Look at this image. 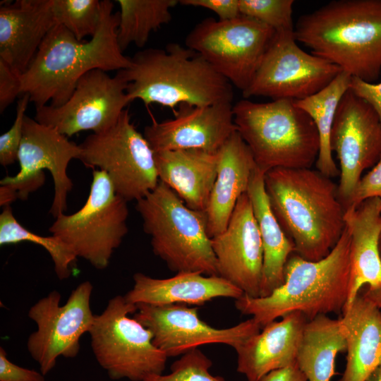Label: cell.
Returning <instances> with one entry per match:
<instances>
[{
  "label": "cell",
  "mask_w": 381,
  "mask_h": 381,
  "mask_svg": "<svg viewBox=\"0 0 381 381\" xmlns=\"http://www.w3.org/2000/svg\"><path fill=\"white\" fill-rule=\"evenodd\" d=\"M114 3L101 1L99 26L88 41H79L56 24L47 35L27 71L20 75L22 95L28 93L36 107H60L71 96L85 73L126 69L131 59L123 54L117 40L119 12Z\"/></svg>",
  "instance_id": "1"
},
{
  "label": "cell",
  "mask_w": 381,
  "mask_h": 381,
  "mask_svg": "<svg viewBox=\"0 0 381 381\" xmlns=\"http://www.w3.org/2000/svg\"><path fill=\"white\" fill-rule=\"evenodd\" d=\"M264 181L271 209L295 253L310 261L325 258L345 228L338 185L311 168H274Z\"/></svg>",
  "instance_id": "2"
},
{
  "label": "cell",
  "mask_w": 381,
  "mask_h": 381,
  "mask_svg": "<svg viewBox=\"0 0 381 381\" xmlns=\"http://www.w3.org/2000/svg\"><path fill=\"white\" fill-rule=\"evenodd\" d=\"M297 42L351 77L373 83L381 73V0H334L301 16Z\"/></svg>",
  "instance_id": "3"
},
{
  "label": "cell",
  "mask_w": 381,
  "mask_h": 381,
  "mask_svg": "<svg viewBox=\"0 0 381 381\" xmlns=\"http://www.w3.org/2000/svg\"><path fill=\"white\" fill-rule=\"evenodd\" d=\"M350 274V236L345 226L325 258L310 261L293 253L286 262L282 285L265 297L243 294L236 300L235 306L242 314L252 315L261 328L294 311L308 320L340 313L346 305Z\"/></svg>",
  "instance_id": "4"
},
{
  "label": "cell",
  "mask_w": 381,
  "mask_h": 381,
  "mask_svg": "<svg viewBox=\"0 0 381 381\" xmlns=\"http://www.w3.org/2000/svg\"><path fill=\"white\" fill-rule=\"evenodd\" d=\"M131 59L129 68L117 71L128 83L131 102L138 99L146 106L156 103L174 111L181 104L231 103L233 85L187 47L171 42L164 49H146Z\"/></svg>",
  "instance_id": "5"
},
{
  "label": "cell",
  "mask_w": 381,
  "mask_h": 381,
  "mask_svg": "<svg viewBox=\"0 0 381 381\" xmlns=\"http://www.w3.org/2000/svg\"><path fill=\"white\" fill-rule=\"evenodd\" d=\"M233 112L236 131L260 170L311 168L316 163L317 128L294 100L258 103L243 99L233 106Z\"/></svg>",
  "instance_id": "6"
},
{
  "label": "cell",
  "mask_w": 381,
  "mask_h": 381,
  "mask_svg": "<svg viewBox=\"0 0 381 381\" xmlns=\"http://www.w3.org/2000/svg\"><path fill=\"white\" fill-rule=\"evenodd\" d=\"M143 231L155 255L173 272L218 276L217 260L207 231L205 212L192 210L167 185L136 201Z\"/></svg>",
  "instance_id": "7"
},
{
  "label": "cell",
  "mask_w": 381,
  "mask_h": 381,
  "mask_svg": "<svg viewBox=\"0 0 381 381\" xmlns=\"http://www.w3.org/2000/svg\"><path fill=\"white\" fill-rule=\"evenodd\" d=\"M136 311L135 304L118 295L95 315L89 332L92 350L112 380L143 381L165 368L168 357L154 344L151 331L129 316Z\"/></svg>",
  "instance_id": "8"
},
{
  "label": "cell",
  "mask_w": 381,
  "mask_h": 381,
  "mask_svg": "<svg viewBox=\"0 0 381 381\" xmlns=\"http://www.w3.org/2000/svg\"><path fill=\"white\" fill-rule=\"evenodd\" d=\"M105 171L95 169L88 198L71 214H59L49 231L97 270L109 265L128 233V208Z\"/></svg>",
  "instance_id": "9"
},
{
  "label": "cell",
  "mask_w": 381,
  "mask_h": 381,
  "mask_svg": "<svg viewBox=\"0 0 381 381\" xmlns=\"http://www.w3.org/2000/svg\"><path fill=\"white\" fill-rule=\"evenodd\" d=\"M79 146L80 160L105 171L116 192L128 202L143 198L159 181L155 152L131 123L128 109L116 124L89 135Z\"/></svg>",
  "instance_id": "10"
},
{
  "label": "cell",
  "mask_w": 381,
  "mask_h": 381,
  "mask_svg": "<svg viewBox=\"0 0 381 381\" xmlns=\"http://www.w3.org/2000/svg\"><path fill=\"white\" fill-rule=\"evenodd\" d=\"M274 33L270 27L243 15L230 20L207 18L189 32L185 44L243 92Z\"/></svg>",
  "instance_id": "11"
},
{
  "label": "cell",
  "mask_w": 381,
  "mask_h": 381,
  "mask_svg": "<svg viewBox=\"0 0 381 381\" xmlns=\"http://www.w3.org/2000/svg\"><path fill=\"white\" fill-rule=\"evenodd\" d=\"M341 69L298 44L294 31L276 32L254 78L242 92L244 99L263 96L272 100H301L325 88Z\"/></svg>",
  "instance_id": "12"
},
{
  "label": "cell",
  "mask_w": 381,
  "mask_h": 381,
  "mask_svg": "<svg viewBox=\"0 0 381 381\" xmlns=\"http://www.w3.org/2000/svg\"><path fill=\"white\" fill-rule=\"evenodd\" d=\"M93 286L89 281L78 284L67 301L61 304V294L54 290L39 299L28 311L37 329L29 336L27 349L46 375L59 357L74 358L80 351V339L90 332L95 315L90 308Z\"/></svg>",
  "instance_id": "13"
},
{
  "label": "cell",
  "mask_w": 381,
  "mask_h": 381,
  "mask_svg": "<svg viewBox=\"0 0 381 381\" xmlns=\"http://www.w3.org/2000/svg\"><path fill=\"white\" fill-rule=\"evenodd\" d=\"M80 155L79 145L56 129L25 116L18 158L20 171L13 176L1 179L0 184L14 191L18 198L25 200L31 192L44 184L43 170H49L54 186L49 212L56 218L67 210L68 194L73 186L67 174L68 164L72 159H80Z\"/></svg>",
  "instance_id": "14"
},
{
  "label": "cell",
  "mask_w": 381,
  "mask_h": 381,
  "mask_svg": "<svg viewBox=\"0 0 381 381\" xmlns=\"http://www.w3.org/2000/svg\"><path fill=\"white\" fill-rule=\"evenodd\" d=\"M128 84L119 72L111 77L93 69L80 78L63 105L36 107L35 119L68 138L83 131L103 132L116 124L131 102Z\"/></svg>",
  "instance_id": "15"
},
{
  "label": "cell",
  "mask_w": 381,
  "mask_h": 381,
  "mask_svg": "<svg viewBox=\"0 0 381 381\" xmlns=\"http://www.w3.org/2000/svg\"><path fill=\"white\" fill-rule=\"evenodd\" d=\"M339 163V198L344 209L363 171L381 158V122L372 107L349 89L341 99L330 139Z\"/></svg>",
  "instance_id": "16"
},
{
  "label": "cell",
  "mask_w": 381,
  "mask_h": 381,
  "mask_svg": "<svg viewBox=\"0 0 381 381\" xmlns=\"http://www.w3.org/2000/svg\"><path fill=\"white\" fill-rule=\"evenodd\" d=\"M136 306L133 318L151 331L154 344L167 357L210 344H224L236 349L261 329L253 318L229 328L218 329L202 320L197 308L183 304Z\"/></svg>",
  "instance_id": "17"
},
{
  "label": "cell",
  "mask_w": 381,
  "mask_h": 381,
  "mask_svg": "<svg viewBox=\"0 0 381 381\" xmlns=\"http://www.w3.org/2000/svg\"><path fill=\"white\" fill-rule=\"evenodd\" d=\"M218 276L244 294L260 297L263 249L257 222L247 193L238 200L226 229L211 238Z\"/></svg>",
  "instance_id": "18"
},
{
  "label": "cell",
  "mask_w": 381,
  "mask_h": 381,
  "mask_svg": "<svg viewBox=\"0 0 381 381\" xmlns=\"http://www.w3.org/2000/svg\"><path fill=\"white\" fill-rule=\"evenodd\" d=\"M174 117L154 121L143 135L155 152L200 149L217 152L236 131L231 103L210 106L181 104Z\"/></svg>",
  "instance_id": "19"
},
{
  "label": "cell",
  "mask_w": 381,
  "mask_h": 381,
  "mask_svg": "<svg viewBox=\"0 0 381 381\" xmlns=\"http://www.w3.org/2000/svg\"><path fill=\"white\" fill-rule=\"evenodd\" d=\"M56 24L54 0L1 1L0 59L21 75Z\"/></svg>",
  "instance_id": "20"
},
{
  "label": "cell",
  "mask_w": 381,
  "mask_h": 381,
  "mask_svg": "<svg viewBox=\"0 0 381 381\" xmlns=\"http://www.w3.org/2000/svg\"><path fill=\"white\" fill-rule=\"evenodd\" d=\"M272 321L235 350L237 371L248 381H258L267 373L296 364V354L306 318L289 313Z\"/></svg>",
  "instance_id": "21"
},
{
  "label": "cell",
  "mask_w": 381,
  "mask_h": 381,
  "mask_svg": "<svg viewBox=\"0 0 381 381\" xmlns=\"http://www.w3.org/2000/svg\"><path fill=\"white\" fill-rule=\"evenodd\" d=\"M217 177L205 211L210 238L223 232L238 198L247 193L258 168L253 156L237 131L217 151Z\"/></svg>",
  "instance_id": "22"
},
{
  "label": "cell",
  "mask_w": 381,
  "mask_h": 381,
  "mask_svg": "<svg viewBox=\"0 0 381 381\" xmlns=\"http://www.w3.org/2000/svg\"><path fill=\"white\" fill-rule=\"evenodd\" d=\"M133 288L124 296L135 305L201 306L216 298L236 300L244 294L219 276H207L199 272H179L167 279L153 278L137 272L133 275Z\"/></svg>",
  "instance_id": "23"
},
{
  "label": "cell",
  "mask_w": 381,
  "mask_h": 381,
  "mask_svg": "<svg viewBox=\"0 0 381 381\" xmlns=\"http://www.w3.org/2000/svg\"><path fill=\"white\" fill-rule=\"evenodd\" d=\"M344 220L350 236L351 265L346 308L365 285L368 288L381 286V199L370 198L354 210H346Z\"/></svg>",
  "instance_id": "24"
},
{
  "label": "cell",
  "mask_w": 381,
  "mask_h": 381,
  "mask_svg": "<svg viewBox=\"0 0 381 381\" xmlns=\"http://www.w3.org/2000/svg\"><path fill=\"white\" fill-rule=\"evenodd\" d=\"M159 181L189 208L205 212L217 177L218 155L200 149L155 152Z\"/></svg>",
  "instance_id": "25"
},
{
  "label": "cell",
  "mask_w": 381,
  "mask_h": 381,
  "mask_svg": "<svg viewBox=\"0 0 381 381\" xmlns=\"http://www.w3.org/2000/svg\"><path fill=\"white\" fill-rule=\"evenodd\" d=\"M340 320L347 356L339 381H365L381 361V310L359 293Z\"/></svg>",
  "instance_id": "26"
},
{
  "label": "cell",
  "mask_w": 381,
  "mask_h": 381,
  "mask_svg": "<svg viewBox=\"0 0 381 381\" xmlns=\"http://www.w3.org/2000/svg\"><path fill=\"white\" fill-rule=\"evenodd\" d=\"M265 174L258 167L251 177L247 190L263 249L260 297L269 296L282 285L286 262L295 253L293 242L283 231L271 209L265 187Z\"/></svg>",
  "instance_id": "27"
},
{
  "label": "cell",
  "mask_w": 381,
  "mask_h": 381,
  "mask_svg": "<svg viewBox=\"0 0 381 381\" xmlns=\"http://www.w3.org/2000/svg\"><path fill=\"white\" fill-rule=\"evenodd\" d=\"M343 351H346V341L340 318L320 315L304 325L296 364L308 381H330L336 356Z\"/></svg>",
  "instance_id": "28"
},
{
  "label": "cell",
  "mask_w": 381,
  "mask_h": 381,
  "mask_svg": "<svg viewBox=\"0 0 381 381\" xmlns=\"http://www.w3.org/2000/svg\"><path fill=\"white\" fill-rule=\"evenodd\" d=\"M351 76L341 71L325 88L295 104L305 111L313 121L319 135L320 150L315 163L317 170L332 178L339 175L330 148V134L339 103L349 90Z\"/></svg>",
  "instance_id": "29"
},
{
  "label": "cell",
  "mask_w": 381,
  "mask_h": 381,
  "mask_svg": "<svg viewBox=\"0 0 381 381\" xmlns=\"http://www.w3.org/2000/svg\"><path fill=\"white\" fill-rule=\"evenodd\" d=\"M119 24L117 40L123 52L134 44L144 47L152 32L171 20V9L178 0H117Z\"/></svg>",
  "instance_id": "30"
},
{
  "label": "cell",
  "mask_w": 381,
  "mask_h": 381,
  "mask_svg": "<svg viewBox=\"0 0 381 381\" xmlns=\"http://www.w3.org/2000/svg\"><path fill=\"white\" fill-rule=\"evenodd\" d=\"M30 242L41 246L50 255L57 277L64 280L75 270L78 257L59 238L36 234L23 226L16 219L10 205L5 206L0 214V245Z\"/></svg>",
  "instance_id": "31"
},
{
  "label": "cell",
  "mask_w": 381,
  "mask_h": 381,
  "mask_svg": "<svg viewBox=\"0 0 381 381\" xmlns=\"http://www.w3.org/2000/svg\"><path fill=\"white\" fill-rule=\"evenodd\" d=\"M58 24L68 29L79 41L95 34L101 13V1L54 0Z\"/></svg>",
  "instance_id": "32"
},
{
  "label": "cell",
  "mask_w": 381,
  "mask_h": 381,
  "mask_svg": "<svg viewBox=\"0 0 381 381\" xmlns=\"http://www.w3.org/2000/svg\"><path fill=\"white\" fill-rule=\"evenodd\" d=\"M294 0H239L241 15L250 17L276 32L294 31Z\"/></svg>",
  "instance_id": "33"
},
{
  "label": "cell",
  "mask_w": 381,
  "mask_h": 381,
  "mask_svg": "<svg viewBox=\"0 0 381 381\" xmlns=\"http://www.w3.org/2000/svg\"><path fill=\"white\" fill-rule=\"evenodd\" d=\"M212 363L200 350L193 349L171 365L167 375H151L143 381H225L210 373Z\"/></svg>",
  "instance_id": "34"
},
{
  "label": "cell",
  "mask_w": 381,
  "mask_h": 381,
  "mask_svg": "<svg viewBox=\"0 0 381 381\" xmlns=\"http://www.w3.org/2000/svg\"><path fill=\"white\" fill-rule=\"evenodd\" d=\"M29 102L30 96L28 93L21 95L18 101L16 116L12 126L0 136V164L4 167L18 161L23 121Z\"/></svg>",
  "instance_id": "35"
},
{
  "label": "cell",
  "mask_w": 381,
  "mask_h": 381,
  "mask_svg": "<svg viewBox=\"0 0 381 381\" xmlns=\"http://www.w3.org/2000/svg\"><path fill=\"white\" fill-rule=\"evenodd\" d=\"M373 198L381 199V158L361 178L346 205L345 211L354 210L365 200Z\"/></svg>",
  "instance_id": "36"
},
{
  "label": "cell",
  "mask_w": 381,
  "mask_h": 381,
  "mask_svg": "<svg viewBox=\"0 0 381 381\" xmlns=\"http://www.w3.org/2000/svg\"><path fill=\"white\" fill-rule=\"evenodd\" d=\"M22 95L20 75L0 59V112L2 114L15 99Z\"/></svg>",
  "instance_id": "37"
},
{
  "label": "cell",
  "mask_w": 381,
  "mask_h": 381,
  "mask_svg": "<svg viewBox=\"0 0 381 381\" xmlns=\"http://www.w3.org/2000/svg\"><path fill=\"white\" fill-rule=\"evenodd\" d=\"M0 381H45L40 372L19 366L11 362L3 347H0Z\"/></svg>",
  "instance_id": "38"
},
{
  "label": "cell",
  "mask_w": 381,
  "mask_h": 381,
  "mask_svg": "<svg viewBox=\"0 0 381 381\" xmlns=\"http://www.w3.org/2000/svg\"><path fill=\"white\" fill-rule=\"evenodd\" d=\"M179 4L210 10L219 20H230L241 15L239 0H180Z\"/></svg>",
  "instance_id": "39"
},
{
  "label": "cell",
  "mask_w": 381,
  "mask_h": 381,
  "mask_svg": "<svg viewBox=\"0 0 381 381\" xmlns=\"http://www.w3.org/2000/svg\"><path fill=\"white\" fill-rule=\"evenodd\" d=\"M349 90L372 107L381 122V83H369L351 77Z\"/></svg>",
  "instance_id": "40"
},
{
  "label": "cell",
  "mask_w": 381,
  "mask_h": 381,
  "mask_svg": "<svg viewBox=\"0 0 381 381\" xmlns=\"http://www.w3.org/2000/svg\"><path fill=\"white\" fill-rule=\"evenodd\" d=\"M258 381H308V379L295 364L273 370Z\"/></svg>",
  "instance_id": "41"
},
{
  "label": "cell",
  "mask_w": 381,
  "mask_h": 381,
  "mask_svg": "<svg viewBox=\"0 0 381 381\" xmlns=\"http://www.w3.org/2000/svg\"><path fill=\"white\" fill-rule=\"evenodd\" d=\"M362 294L381 310V286L367 288Z\"/></svg>",
  "instance_id": "42"
},
{
  "label": "cell",
  "mask_w": 381,
  "mask_h": 381,
  "mask_svg": "<svg viewBox=\"0 0 381 381\" xmlns=\"http://www.w3.org/2000/svg\"><path fill=\"white\" fill-rule=\"evenodd\" d=\"M365 381H381V361L370 374Z\"/></svg>",
  "instance_id": "43"
},
{
  "label": "cell",
  "mask_w": 381,
  "mask_h": 381,
  "mask_svg": "<svg viewBox=\"0 0 381 381\" xmlns=\"http://www.w3.org/2000/svg\"><path fill=\"white\" fill-rule=\"evenodd\" d=\"M379 250H380V255L381 258V232H380V239H379Z\"/></svg>",
  "instance_id": "44"
}]
</instances>
